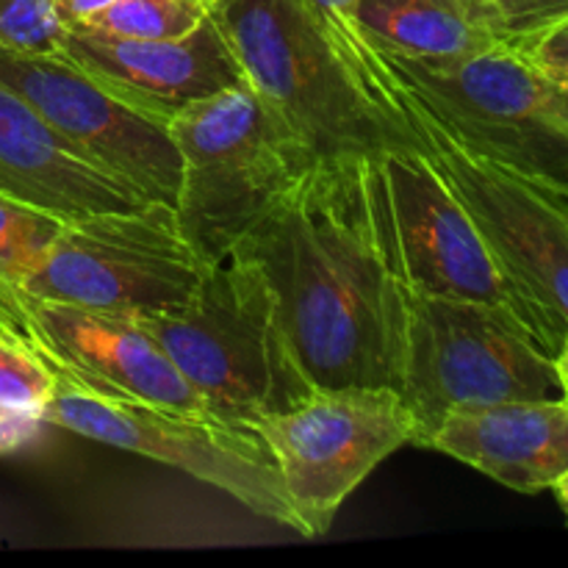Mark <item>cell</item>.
<instances>
[{
  "label": "cell",
  "instance_id": "6da1fadb",
  "mask_svg": "<svg viewBox=\"0 0 568 568\" xmlns=\"http://www.w3.org/2000/svg\"><path fill=\"white\" fill-rule=\"evenodd\" d=\"M316 388L399 392L405 281L375 159H322L236 244Z\"/></svg>",
  "mask_w": 568,
  "mask_h": 568
},
{
  "label": "cell",
  "instance_id": "7a4b0ae2",
  "mask_svg": "<svg viewBox=\"0 0 568 568\" xmlns=\"http://www.w3.org/2000/svg\"><path fill=\"white\" fill-rule=\"evenodd\" d=\"M211 20L250 89L320 161L416 148L342 22L311 0H211Z\"/></svg>",
  "mask_w": 568,
  "mask_h": 568
},
{
  "label": "cell",
  "instance_id": "3957f363",
  "mask_svg": "<svg viewBox=\"0 0 568 568\" xmlns=\"http://www.w3.org/2000/svg\"><path fill=\"white\" fill-rule=\"evenodd\" d=\"M214 419L253 430L316 392L264 272L231 250L175 314L139 316Z\"/></svg>",
  "mask_w": 568,
  "mask_h": 568
},
{
  "label": "cell",
  "instance_id": "277c9868",
  "mask_svg": "<svg viewBox=\"0 0 568 568\" xmlns=\"http://www.w3.org/2000/svg\"><path fill=\"white\" fill-rule=\"evenodd\" d=\"M166 128L181 153L178 216L205 261L231 253L320 161L250 83L186 105Z\"/></svg>",
  "mask_w": 568,
  "mask_h": 568
},
{
  "label": "cell",
  "instance_id": "5b68a950",
  "mask_svg": "<svg viewBox=\"0 0 568 568\" xmlns=\"http://www.w3.org/2000/svg\"><path fill=\"white\" fill-rule=\"evenodd\" d=\"M399 397L427 447L455 410L519 399H560L558 364L521 327L471 300L416 292L405 283Z\"/></svg>",
  "mask_w": 568,
  "mask_h": 568
},
{
  "label": "cell",
  "instance_id": "8992f818",
  "mask_svg": "<svg viewBox=\"0 0 568 568\" xmlns=\"http://www.w3.org/2000/svg\"><path fill=\"white\" fill-rule=\"evenodd\" d=\"M358 39L460 144L568 197V125L555 83L519 50L499 44L469 59L427 61Z\"/></svg>",
  "mask_w": 568,
  "mask_h": 568
},
{
  "label": "cell",
  "instance_id": "52a82bcc",
  "mask_svg": "<svg viewBox=\"0 0 568 568\" xmlns=\"http://www.w3.org/2000/svg\"><path fill=\"white\" fill-rule=\"evenodd\" d=\"M205 266L175 205L148 200L64 222L17 288L33 300L139 320L181 311L200 288Z\"/></svg>",
  "mask_w": 568,
  "mask_h": 568
},
{
  "label": "cell",
  "instance_id": "ba28073f",
  "mask_svg": "<svg viewBox=\"0 0 568 568\" xmlns=\"http://www.w3.org/2000/svg\"><path fill=\"white\" fill-rule=\"evenodd\" d=\"M336 17L347 33L349 44L361 55L383 92L399 111L408 131L414 133L416 150L430 161L444 183L453 189L483 239L491 244L510 275L547 308L568 322V197L508 170L486 155L460 144L433 111L397 81L375 55L366 50L358 33L344 17Z\"/></svg>",
  "mask_w": 568,
  "mask_h": 568
},
{
  "label": "cell",
  "instance_id": "9c48e42d",
  "mask_svg": "<svg viewBox=\"0 0 568 568\" xmlns=\"http://www.w3.org/2000/svg\"><path fill=\"white\" fill-rule=\"evenodd\" d=\"M377 166L403 281L416 292L494 308L558 358L568 322L510 275L430 161L416 148L388 150Z\"/></svg>",
  "mask_w": 568,
  "mask_h": 568
},
{
  "label": "cell",
  "instance_id": "30bf717a",
  "mask_svg": "<svg viewBox=\"0 0 568 568\" xmlns=\"http://www.w3.org/2000/svg\"><path fill=\"white\" fill-rule=\"evenodd\" d=\"M42 422L186 471L194 480L225 491L261 519L305 536V525L283 488L281 471L253 430L233 427L209 414L111 397L59 375Z\"/></svg>",
  "mask_w": 568,
  "mask_h": 568
},
{
  "label": "cell",
  "instance_id": "8fae6325",
  "mask_svg": "<svg viewBox=\"0 0 568 568\" xmlns=\"http://www.w3.org/2000/svg\"><path fill=\"white\" fill-rule=\"evenodd\" d=\"M281 471L283 488L305 525L325 536L349 494L419 427L394 388H316L305 403L253 427Z\"/></svg>",
  "mask_w": 568,
  "mask_h": 568
},
{
  "label": "cell",
  "instance_id": "7c38bea8",
  "mask_svg": "<svg viewBox=\"0 0 568 568\" xmlns=\"http://www.w3.org/2000/svg\"><path fill=\"white\" fill-rule=\"evenodd\" d=\"M0 83L94 166L142 197L178 203L181 153L164 120L105 92L61 53L0 50Z\"/></svg>",
  "mask_w": 568,
  "mask_h": 568
},
{
  "label": "cell",
  "instance_id": "4fadbf2b",
  "mask_svg": "<svg viewBox=\"0 0 568 568\" xmlns=\"http://www.w3.org/2000/svg\"><path fill=\"white\" fill-rule=\"evenodd\" d=\"M26 311L37 353L59 377L111 397L209 414L200 394L136 316L33 297H26Z\"/></svg>",
  "mask_w": 568,
  "mask_h": 568
},
{
  "label": "cell",
  "instance_id": "5bb4252c",
  "mask_svg": "<svg viewBox=\"0 0 568 568\" xmlns=\"http://www.w3.org/2000/svg\"><path fill=\"white\" fill-rule=\"evenodd\" d=\"M59 53L105 92L164 122L197 100L247 83L211 17L178 39H114L67 28Z\"/></svg>",
  "mask_w": 568,
  "mask_h": 568
},
{
  "label": "cell",
  "instance_id": "9a60e30c",
  "mask_svg": "<svg viewBox=\"0 0 568 568\" xmlns=\"http://www.w3.org/2000/svg\"><path fill=\"white\" fill-rule=\"evenodd\" d=\"M0 192L61 216L125 211L148 197L72 150L20 94L0 83Z\"/></svg>",
  "mask_w": 568,
  "mask_h": 568
},
{
  "label": "cell",
  "instance_id": "2e32d148",
  "mask_svg": "<svg viewBox=\"0 0 568 568\" xmlns=\"http://www.w3.org/2000/svg\"><path fill=\"white\" fill-rule=\"evenodd\" d=\"M427 447L519 494H541L568 471V399H519L455 410Z\"/></svg>",
  "mask_w": 568,
  "mask_h": 568
},
{
  "label": "cell",
  "instance_id": "e0dca14e",
  "mask_svg": "<svg viewBox=\"0 0 568 568\" xmlns=\"http://www.w3.org/2000/svg\"><path fill=\"white\" fill-rule=\"evenodd\" d=\"M344 20L372 42L427 61H455L499 48L469 0H355Z\"/></svg>",
  "mask_w": 568,
  "mask_h": 568
},
{
  "label": "cell",
  "instance_id": "ac0fdd59",
  "mask_svg": "<svg viewBox=\"0 0 568 568\" xmlns=\"http://www.w3.org/2000/svg\"><path fill=\"white\" fill-rule=\"evenodd\" d=\"M211 17V0H114L72 31L114 39H178Z\"/></svg>",
  "mask_w": 568,
  "mask_h": 568
},
{
  "label": "cell",
  "instance_id": "d6986e66",
  "mask_svg": "<svg viewBox=\"0 0 568 568\" xmlns=\"http://www.w3.org/2000/svg\"><path fill=\"white\" fill-rule=\"evenodd\" d=\"M64 220L0 192V277L17 283L39 264Z\"/></svg>",
  "mask_w": 568,
  "mask_h": 568
},
{
  "label": "cell",
  "instance_id": "ffe728a7",
  "mask_svg": "<svg viewBox=\"0 0 568 568\" xmlns=\"http://www.w3.org/2000/svg\"><path fill=\"white\" fill-rule=\"evenodd\" d=\"M55 392V372L28 344L0 336V410L37 416Z\"/></svg>",
  "mask_w": 568,
  "mask_h": 568
},
{
  "label": "cell",
  "instance_id": "44dd1931",
  "mask_svg": "<svg viewBox=\"0 0 568 568\" xmlns=\"http://www.w3.org/2000/svg\"><path fill=\"white\" fill-rule=\"evenodd\" d=\"M469 6L494 39L514 50L568 17V0H469Z\"/></svg>",
  "mask_w": 568,
  "mask_h": 568
},
{
  "label": "cell",
  "instance_id": "7402d4cb",
  "mask_svg": "<svg viewBox=\"0 0 568 568\" xmlns=\"http://www.w3.org/2000/svg\"><path fill=\"white\" fill-rule=\"evenodd\" d=\"M64 31L50 0H0V50L59 53Z\"/></svg>",
  "mask_w": 568,
  "mask_h": 568
},
{
  "label": "cell",
  "instance_id": "603a6c76",
  "mask_svg": "<svg viewBox=\"0 0 568 568\" xmlns=\"http://www.w3.org/2000/svg\"><path fill=\"white\" fill-rule=\"evenodd\" d=\"M544 78L555 83V87L568 89V17L558 26L547 28L538 33L532 42H527L519 50Z\"/></svg>",
  "mask_w": 568,
  "mask_h": 568
},
{
  "label": "cell",
  "instance_id": "cb8c5ba5",
  "mask_svg": "<svg viewBox=\"0 0 568 568\" xmlns=\"http://www.w3.org/2000/svg\"><path fill=\"white\" fill-rule=\"evenodd\" d=\"M37 425H39L37 416L0 410V453H9V449L20 447V444L31 436Z\"/></svg>",
  "mask_w": 568,
  "mask_h": 568
},
{
  "label": "cell",
  "instance_id": "d4e9b609",
  "mask_svg": "<svg viewBox=\"0 0 568 568\" xmlns=\"http://www.w3.org/2000/svg\"><path fill=\"white\" fill-rule=\"evenodd\" d=\"M55 9V14H59V20L64 22L67 28L78 26L81 20H87V17H92L94 11L105 9L109 3H114V0H50Z\"/></svg>",
  "mask_w": 568,
  "mask_h": 568
},
{
  "label": "cell",
  "instance_id": "484cf974",
  "mask_svg": "<svg viewBox=\"0 0 568 568\" xmlns=\"http://www.w3.org/2000/svg\"><path fill=\"white\" fill-rule=\"evenodd\" d=\"M322 14H344L355 0H311Z\"/></svg>",
  "mask_w": 568,
  "mask_h": 568
},
{
  "label": "cell",
  "instance_id": "4316f807",
  "mask_svg": "<svg viewBox=\"0 0 568 568\" xmlns=\"http://www.w3.org/2000/svg\"><path fill=\"white\" fill-rule=\"evenodd\" d=\"M555 364H558V375H560V386H564V397L568 399V331H566L564 347H560Z\"/></svg>",
  "mask_w": 568,
  "mask_h": 568
},
{
  "label": "cell",
  "instance_id": "83f0119b",
  "mask_svg": "<svg viewBox=\"0 0 568 568\" xmlns=\"http://www.w3.org/2000/svg\"><path fill=\"white\" fill-rule=\"evenodd\" d=\"M552 491L558 494V503H560V508H564V514H566V519H568V471H566L564 477H560L558 483H555Z\"/></svg>",
  "mask_w": 568,
  "mask_h": 568
},
{
  "label": "cell",
  "instance_id": "f1b7e54d",
  "mask_svg": "<svg viewBox=\"0 0 568 568\" xmlns=\"http://www.w3.org/2000/svg\"><path fill=\"white\" fill-rule=\"evenodd\" d=\"M555 94H558V109H560V116H564L566 125H568V89L555 87Z\"/></svg>",
  "mask_w": 568,
  "mask_h": 568
},
{
  "label": "cell",
  "instance_id": "f546056e",
  "mask_svg": "<svg viewBox=\"0 0 568 568\" xmlns=\"http://www.w3.org/2000/svg\"><path fill=\"white\" fill-rule=\"evenodd\" d=\"M0 336H9V338H14V342H20V338H17V333H14V331H11V327H9V325H6V322H3V320H0Z\"/></svg>",
  "mask_w": 568,
  "mask_h": 568
}]
</instances>
